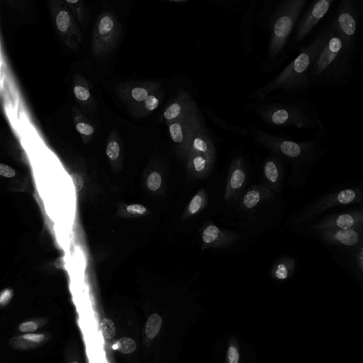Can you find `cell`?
<instances>
[{"label":"cell","instance_id":"cell-17","mask_svg":"<svg viewBox=\"0 0 363 363\" xmlns=\"http://www.w3.org/2000/svg\"><path fill=\"white\" fill-rule=\"evenodd\" d=\"M198 108L192 95L186 90L179 89L176 96L163 112V118L167 123L179 118Z\"/></svg>","mask_w":363,"mask_h":363},{"label":"cell","instance_id":"cell-35","mask_svg":"<svg viewBox=\"0 0 363 363\" xmlns=\"http://www.w3.org/2000/svg\"><path fill=\"white\" fill-rule=\"evenodd\" d=\"M38 328V325L32 321L24 322L19 326V330L21 332H34Z\"/></svg>","mask_w":363,"mask_h":363},{"label":"cell","instance_id":"cell-33","mask_svg":"<svg viewBox=\"0 0 363 363\" xmlns=\"http://www.w3.org/2000/svg\"><path fill=\"white\" fill-rule=\"evenodd\" d=\"M127 211L128 213L133 215H143L147 212L146 208L140 204L129 205L127 207Z\"/></svg>","mask_w":363,"mask_h":363},{"label":"cell","instance_id":"cell-38","mask_svg":"<svg viewBox=\"0 0 363 363\" xmlns=\"http://www.w3.org/2000/svg\"><path fill=\"white\" fill-rule=\"evenodd\" d=\"M12 290L6 289L4 290L1 294L0 303L2 305L6 304L10 299L12 298Z\"/></svg>","mask_w":363,"mask_h":363},{"label":"cell","instance_id":"cell-36","mask_svg":"<svg viewBox=\"0 0 363 363\" xmlns=\"http://www.w3.org/2000/svg\"><path fill=\"white\" fill-rule=\"evenodd\" d=\"M0 174L6 177H13L15 176L16 172L12 167L4 164H1Z\"/></svg>","mask_w":363,"mask_h":363},{"label":"cell","instance_id":"cell-40","mask_svg":"<svg viewBox=\"0 0 363 363\" xmlns=\"http://www.w3.org/2000/svg\"><path fill=\"white\" fill-rule=\"evenodd\" d=\"M55 267L60 269L65 270L66 268V261L65 259V257L62 256L58 257L55 262Z\"/></svg>","mask_w":363,"mask_h":363},{"label":"cell","instance_id":"cell-24","mask_svg":"<svg viewBox=\"0 0 363 363\" xmlns=\"http://www.w3.org/2000/svg\"><path fill=\"white\" fill-rule=\"evenodd\" d=\"M240 359V354L237 340L234 336H231L228 343L226 361L228 363H238Z\"/></svg>","mask_w":363,"mask_h":363},{"label":"cell","instance_id":"cell-15","mask_svg":"<svg viewBox=\"0 0 363 363\" xmlns=\"http://www.w3.org/2000/svg\"><path fill=\"white\" fill-rule=\"evenodd\" d=\"M279 194L260 184H252L242 194L237 209L241 213L249 214L257 206L276 199Z\"/></svg>","mask_w":363,"mask_h":363},{"label":"cell","instance_id":"cell-4","mask_svg":"<svg viewBox=\"0 0 363 363\" xmlns=\"http://www.w3.org/2000/svg\"><path fill=\"white\" fill-rule=\"evenodd\" d=\"M331 29L329 23L314 38L303 46L298 55L273 79L250 94L251 99L261 100L274 91L299 96L311 88L310 72L312 65L326 42Z\"/></svg>","mask_w":363,"mask_h":363},{"label":"cell","instance_id":"cell-3","mask_svg":"<svg viewBox=\"0 0 363 363\" xmlns=\"http://www.w3.org/2000/svg\"><path fill=\"white\" fill-rule=\"evenodd\" d=\"M257 100L247 108L254 111L265 124L272 128H294L315 132L323 138V121L315 106L306 98L290 95Z\"/></svg>","mask_w":363,"mask_h":363},{"label":"cell","instance_id":"cell-14","mask_svg":"<svg viewBox=\"0 0 363 363\" xmlns=\"http://www.w3.org/2000/svg\"><path fill=\"white\" fill-rule=\"evenodd\" d=\"M239 237L236 232L221 229L213 223L208 222L203 226L201 232V249L225 248L235 242Z\"/></svg>","mask_w":363,"mask_h":363},{"label":"cell","instance_id":"cell-10","mask_svg":"<svg viewBox=\"0 0 363 363\" xmlns=\"http://www.w3.org/2000/svg\"><path fill=\"white\" fill-rule=\"evenodd\" d=\"M248 167L245 157L235 156L228 167L224 191V200L236 208L240 199L247 189Z\"/></svg>","mask_w":363,"mask_h":363},{"label":"cell","instance_id":"cell-31","mask_svg":"<svg viewBox=\"0 0 363 363\" xmlns=\"http://www.w3.org/2000/svg\"><path fill=\"white\" fill-rule=\"evenodd\" d=\"M133 97L138 101H145L149 96L148 91L146 89L143 87H135L132 90Z\"/></svg>","mask_w":363,"mask_h":363},{"label":"cell","instance_id":"cell-25","mask_svg":"<svg viewBox=\"0 0 363 363\" xmlns=\"http://www.w3.org/2000/svg\"><path fill=\"white\" fill-rule=\"evenodd\" d=\"M164 185V178L160 171H152L147 179V186L149 190L156 192L161 190Z\"/></svg>","mask_w":363,"mask_h":363},{"label":"cell","instance_id":"cell-20","mask_svg":"<svg viewBox=\"0 0 363 363\" xmlns=\"http://www.w3.org/2000/svg\"><path fill=\"white\" fill-rule=\"evenodd\" d=\"M71 9L83 33L87 29L91 16V2L88 0H65Z\"/></svg>","mask_w":363,"mask_h":363},{"label":"cell","instance_id":"cell-18","mask_svg":"<svg viewBox=\"0 0 363 363\" xmlns=\"http://www.w3.org/2000/svg\"><path fill=\"white\" fill-rule=\"evenodd\" d=\"M189 152H198L216 157V148L203 120L198 123L192 130L187 145Z\"/></svg>","mask_w":363,"mask_h":363},{"label":"cell","instance_id":"cell-11","mask_svg":"<svg viewBox=\"0 0 363 363\" xmlns=\"http://www.w3.org/2000/svg\"><path fill=\"white\" fill-rule=\"evenodd\" d=\"M337 1L311 0L308 3L294 30V40L296 45L306 39Z\"/></svg>","mask_w":363,"mask_h":363},{"label":"cell","instance_id":"cell-8","mask_svg":"<svg viewBox=\"0 0 363 363\" xmlns=\"http://www.w3.org/2000/svg\"><path fill=\"white\" fill-rule=\"evenodd\" d=\"M330 21L334 28L359 55L363 25V0H338Z\"/></svg>","mask_w":363,"mask_h":363},{"label":"cell","instance_id":"cell-27","mask_svg":"<svg viewBox=\"0 0 363 363\" xmlns=\"http://www.w3.org/2000/svg\"><path fill=\"white\" fill-rule=\"evenodd\" d=\"M100 329L102 335L106 339H112L116 334V328L113 322L108 318H104L100 323Z\"/></svg>","mask_w":363,"mask_h":363},{"label":"cell","instance_id":"cell-19","mask_svg":"<svg viewBox=\"0 0 363 363\" xmlns=\"http://www.w3.org/2000/svg\"><path fill=\"white\" fill-rule=\"evenodd\" d=\"M208 203V194L206 189L201 188L191 197L182 215V220L196 216L203 211Z\"/></svg>","mask_w":363,"mask_h":363},{"label":"cell","instance_id":"cell-34","mask_svg":"<svg viewBox=\"0 0 363 363\" xmlns=\"http://www.w3.org/2000/svg\"><path fill=\"white\" fill-rule=\"evenodd\" d=\"M76 128L79 133L86 135H89L94 132L93 127L84 123H79L77 125Z\"/></svg>","mask_w":363,"mask_h":363},{"label":"cell","instance_id":"cell-7","mask_svg":"<svg viewBox=\"0 0 363 363\" xmlns=\"http://www.w3.org/2000/svg\"><path fill=\"white\" fill-rule=\"evenodd\" d=\"M310 0H282L272 23L269 43L268 58L279 59L289 42V37L300 20Z\"/></svg>","mask_w":363,"mask_h":363},{"label":"cell","instance_id":"cell-23","mask_svg":"<svg viewBox=\"0 0 363 363\" xmlns=\"http://www.w3.org/2000/svg\"><path fill=\"white\" fill-rule=\"evenodd\" d=\"M286 261V259H281L273 266L270 271L272 277L278 280H283L288 278L290 269Z\"/></svg>","mask_w":363,"mask_h":363},{"label":"cell","instance_id":"cell-5","mask_svg":"<svg viewBox=\"0 0 363 363\" xmlns=\"http://www.w3.org/2000/svg\"><path fill=\"white\" fill-rule=\"evenodd\" d=\"M358 56L331 23L330 35L310 72L311 86L336 87L347 84L354 74V64Z\"/></svg>","mask_w":363,"mask_h":363},{"label":"cell","instance_id":"cell-21","mask_svg":"<svg viewBox=\"0 0 363 363\" xmlns=\"http://www.w3.org/2000/svg\"><path fill=\"white\" fill-rule=\"evenodd\" d=\"M162 326V320L161 316L158 313H152L149 316L145 323V335L150 340L155 339L160 334Z\"/></svg>","mask_w":363,"mask_h":363},{"label":"cell","instance_id":"cell-41","mask_svg":"<svg viewBox=\"0 0 363 363\" xmlns=\"http://www.w3.org/2000/svg\"><path fill=\"white\" fill-rule=\"evenodd\" d=\"M359 57V63H360L361 67L363 69V47L360 50Z\"/></svg>","mask_w":363,"mask_h":363},{"label":"cell","instance_id":"cell-9","mask_svg":"<svg viewBox=\"0 0 363 363\" xmlns=\"http://www.w3.org/2000/svg\"><path fill=\"white\" fill-rule=\"evenodd\" d=\"M38 19L37 0H0L1 31L9 40L16 30Z\"/></svg>","mask_w":363,"mask_h":363},{"label":"cell","instance_id":"cell-32","mask_svg":"<svg viewBox=\"0 0 363 363\" xmlns=\"http://www.w3.org/2000/svg\"><path fill=\"white\" fill-rule=\"evenodd\" d=\"M74 93L77 99L83 101L88 99L90 96L89 91L81 86H76L74 88Z\"/></svg>","mask_w":363,"mask_h":363},{"label":"cell","instance_id":"cell-1","mask_svg":"<svg viewBox=\"0 0 363 363\" xmlns=\"http://www.w3.org/2000/svg\"><path fill=\"white\" fill-rule=\"evenodd\" d=\"M242 135L252 138L257 144L279 156L290 167L288 183L294 189L305 185L313 167L326 151L322 138L318 137L296 141L272 135L255 126L244 127Z\"/></svg>","mask_w":363,"mask_h":363},{"label":"cell","instance_id":"cell-16","mask_svg":"<svg viewBox=\"0 0 363 363\" xmlns=\"http://www.w3.org/2000/svg\"><path fill=\"white\" fill-rule=\"evenodd\" d=\"M215 159L216 157L198 152H187L184 164L188 179H206L213 171Z\"/></svg>","mask_w":363,"mask_h":363},{"label":"cell","instance_id":"cell-2","mask_svg":"<svg viewBox=\"0 0 363 363\" xmlns=\"http://www.w3.org/2000/svg\"><path fill=\"white\" fill-rule=\"evenodd\" d=\"M91 2V16L84 32L82 55L96 62H107L122 48L128 21L110 5L100 0Z\"/></svg>","mask_w":363,"mask_h":363},{"label":"cell","instance_id":"cell-28","mask_svg":"<svg viewBox=\"0 0 363 363\" xmlns=\"http://www.w3.org/2000/svg\"><path fill=\"white\" fill-rule=\"evenodd\" d=\"M354 216L350 213L339 215L335 219L336 225L340 229L350 228L354 224Z\"/></svg>","mask_w":363,"mask_h":363},{"label":"cell","instance_id":"cell-12","mask_svg":"<svg viewBox=\"0 0 363 363\" xmlns=\"http://www.w3.org/2000/svg\"><path fill=\"white\" fill-rule=\"evenodd\" d=\"M203 118L197 108L190 113L168 123L169 134L177 157L184 162L190 134Z\"/></svg>","mask_w":363,"mask_h":363},{"label":"cell","instance_id":"cell-6","mask_svg":"<svg viewBox=\"0 0 363 363\" xmlns=\"http://www.w3.org/2000/svg\"><path fill=\"white\" fill-rule=\"evenodd\" d=\"M52 30L60 48L82 55L84 33L75 15L65 0H45Z\"/></svg>","mask_w":363,"mask_h":363},{"label":"cell","instance_id":"cell-22","mask_svg":"<svg viewBox=\"0 0 363 363\" xmlns=\"http://www.w3.org/2000/svg\"><path fill=\"white\" fill-rule=\"evenodd\" d=\"M336 239L345 245H353L358 240L357 233L352 228L340 229L335 234Z\"/></svg>","mask_w":363,"mask_h":363},{"label":"cell","instance_id":"cell-39","mask_svg":"<svg viewBox=\"0 0 363 363\" xmlns=\"http://www.w3.org/2000/svg\"><path fill=\"white\" fill-rule=\"evenodd\" d=\"M24 339L34 342H40L44 340V335L42 334H26L23 336Z\"/></svg>","mask_w":363,"mask_h":363},{"label":"cell","instance_id":"cell-30","mask_svg":"<svg viewBox=\"0 0 363 363\" xmlns=\"http://www.w3.org/2000/svg\"><path fill=\"white\" fill-rule=\"evenodd\" d=\"M144 101L146 109L147 111H153L159 106L160 98V96L151 94Z\"/></svg>","mask_w":363,"mask_h":363},{"label":"cell","instance_id":"cell-13","mask_svg":"<svg viewBox=\"0 0 363 363\" xmlns=\"http://www.w3.org/2000/svg\"><path fill=\"white\" fill-rule=\"evenodd\" d=\"M286 165L287 164L279 156L271 152L263 161L259 184L280 193L285 179Z\"/></svg>","mask_w":363,"mask_h":363},{"label":"cell","instance_id":"cell-29","mask_svg":"<svg viewBox=\"0 0 363 363\" xmlns=\"http://www.w3.org/2000/svg\"><path fill=\"white\" fill-rule=\"evenodd\" d=\"M120 153V147L118 144L115 141L108 143L106 147V154L108 157L113 160H116Z\"/></svg>","mask_w":363,"mask_h":363},{"label":"cell","instance_id":"cell-26","mask_svg":"<svg viewBox=\"0 0 363 363\" xmlns=\"http://www.w3.org/2000/svg\"><path fill=\"white\" fill-rule=\"evenodd\" d=\"M113 349L123 354H130L135 350L136 343L131 338L122 337L113 345Z\"/></svg>","mask_w":363,"mask_h":363},{"label":"cell","instance_id":"cell-37","mask_svg":"<svg viewBox=\"0 0 363 363\" xmlns=\"http://www.w3.org/2000/svg\"><path fill=\"white\" fill-rule=\"evenodd\" d=\"M70 177L72 180L75 191L79 192L82 189L84 184L82 177L77 174H72Z\"/></svg>","mask_w":363,"mask_h":363}]
</instances>
